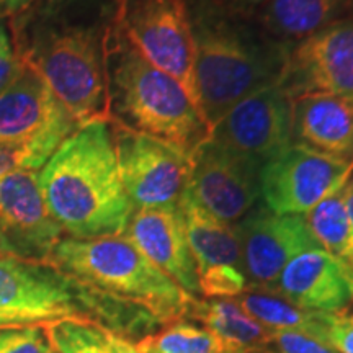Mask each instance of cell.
Listing matches in <instances>:
<instances>
[{"mask_svg": "<svg viewBox=\"0 0 353 353\" xmlns=\"http://www.w3.org/2000/svg\"><path fill=\"white\" fill-rule=\"evenodd\" d=\"M52 353H57V352H56V350H54V352H52Z\"/></svg>", "mask_w": 353, "mask_h": 353, "instance_id": "cell-38", "label": "cell"}, {"mask_svg": "<svg viewBox=\"0 0 353 353\" xmlns=\"http://www.w3.org/2000/svg\"><path fill=\"white\" fill-rule=\"evenodd\" d=\"M118 20L136 50L182 83L200 108L187 0H117ZM201 110V108H200Z\"/></svg>", "mask_w": 353, "mask_h": 353, "instance_id": "cell-8", "label": "cell"}, {"mask_svg": "<svg viewBox=\"0 0 353 353\" xmlns=\"http://www.w3.org/2000/svg\"><path fill=\"white\" fill-rule=\"evenodd\" d=\"M141 353H232V345L211 330L180 319L167 324L161 332L145 335L134 343Z\"/></svg>", "mask_w": 353, "mask_h": 353, "instance_id": "cell-24", "label": "cell"}, {"mask_svg": "<svg viewBox=\"0 0 353 353\" xmlns=\"http://www.w3.org/2000/svg\"><path fill=\"white\" fill-rule=\"evenodd\" d=\"M325 343L339 353H353V319L347 312H329Z\"/></svg>", "mask_w": 353, "mask_h": 353, "instance_id": "cell-29", "label": "cell"}, {"mask_svg": "<svg viewBox=\"0 0 353 353\" xmlns=\"http://www.w3.org/2000/svg\"><path fill=\"white\" fill-rule=\"evenodd\" d=\"M57 353H114L110 332L95 322L65 319L48 324Z\"/></svg>", "mask_w": 353, "mask_h": 353, "instance_id": "cell-25", "label": "cell"}, {"mask_svg": "<svg viewBox=\"0 0 353 353\" xmlns=\"http://www.w3.org/2000/svg\"><path fill=\"white\" fill-rule=\"evenodd\" d=\"M79 126L48 83L23 64L0 94V145L38 144L56 152Z\"/></svg>", "mask_w": 353, "mask_h": 353, "instance_id": "cell-13", "label": "cell"}, {"mask_svg": "<svg viewBox=\"0 0 353 353\" xmlns=\"http://www.w3.org/2000/svg\"><path fill=\"white\" fill-rule=\"evenodd\" d=\"M241 350H242V348H241ZM237 352H239V350H236V352H232V353H237Z\"/></svg>", "mask_w": 353, "mask_h": 353, "instance_id": "cell-36", "label": "cell"}, {"mask_svg": "<svg viewBox=\"0 0 353 353\" xmlns=\"http://www.w3.org/2000/svg\"><path fill=\"white\" fill-rule=\"evenodd\" d=\"M341 195H342L343 205H345V208H347V213H348V216H350V219L353 221V175L350 176V180L345 183V187L342 188Z\"/></svg>", "mask_w": 353, "mask_h": 353, "instance_id": "cell-34", "label": "cell"}, {"mask_svg": "<svg viewBox=\"0 0 353 353\" xmlns=\"http://www.w3.org/2000/svg\"><path fill=\"white\" fill-rule=\"evenodd\" d=\"M123 187L134 210L176 208L188 190L190 156L165 141L110 121Z\"/></svg>", "mask_w": 353, "mask_h": 353, "instance_id": "cell-7", "label": "cell"}, {"mask_svg": "<svg viewBox=\"0 0 353 353\" xmlns=\"http://www.w3.org/2000/svg\"><path fill=\"white\" fill-rule=\"evenodd\" d=\"M32 0H0V17H15L28 6Z\"/></svg>", "mask_w": 353, "mask_h": 353, "instance_id": "cell-31", "label": "cell"}, {"mask_svg": "<svg viewBox=\"0 0 353 353\" xmlns=\"http://www.w3.org/2000/svg\"><path fill=\"white\" fill-rule=\"evenodd\" d=\"M278 87L290 100L311 94L353 99V20H341L290 46Z\"/></svg>", "mask_w": 353, "mask_h": 353, "instance_id": "cell-12", "label": "cell"}, {"mask_svg": "<svg viewBox=\"0 0 353 353\" xmlns=\"http://www.w3.org/2000/svg\"><path fill=\"white\" fill-rule=\"evenodd\" d=\"M38 183L48 210L68 237L120 236L134 213L107 120L79 126L39 169Z\"/></svg>", "mask_w": 353, "mask_h": 353, "instance_id": "cell-3", "label": "cell"}, {"mask_svg": "<svg viewBox=\"0 0 353 353\" xmlns=\"http://www.w3.org/2000/svg\"><path fill=\"white\" fill-rule=\"evenodd\" d=\"M341 192L317 205L304 218L317 244L341 265L353 291V221L347 213Z\"/></svg>", "mask_w": 353, "mask_h": 353, "instance_id": "cell-23", "label": "cell"}, {"mask_svg": "<svg viewBox=\"0 0 353 353\" xmlns=\"http://www.w3.org/2000/svg\"><path fill=\"white\" fill-rule=\"evenodd\" d=\"M117 0H32L12 17L20 63L34 70L79 125L108 121V44Z\"/></svg>", "mask_w": 353, "mask_h": 353, "instance_id": "cell-1", "label": "cell"}, {"mask_svg": "<svg viewBox=\"0 0 353 353\" xmlns=\"http://www.w3.org/2000/svg\"><path fill=\"white\" fill-rule=\"evenodd\" d=\"M291 138L293 144L353 162V99L329 94L293 99Z\"/></svg>", "mask_w": 353, "mask_h": 353, "instance_id": "cell-19", "label": "cell"}, {"mask_svg": "<svg viewBox=\"0 0 353 353\" xmlns=\"http://www.w3.org/2000/svg\"><path fill=\"white\" fill-rule=\"evenodd\" d=\"M232 299L244 309L247 316L267 329L306 334L325 343L329 312L307 311L275 293L257 288H247Z\"/></svg>", "mask_w": 353, "mask_h": 353, "instance_id": "cell-21", "label": "cell"}, {"mask_svg": "<svg viewBox=\"0 0 353 353\" xmlns=\"http://www.w3.org/2000/svg\"><path fill=\"white\" fill-rule=\"evenodd\" d=\"M221 2L229 3V6H232L236 8H241V10L250 12V10H254V8L263 7L268 0H221Z\"/></svg>", "mask_w": 353, "mask_h": 353, "instance_id": "cell-33", "label": "cell"}, {"mask_svg": "<svg viewBox=\"0 0 353 353\" xmlns=\"http://www.w3.org/2000/svg\"><path fill=\"white\" fill-rule=\"evenodd\" d=\"M65 319L95 322L123 339L136 327L159 324L143 307L92 288L50 262L0 255V325Z\"/></svg>", "mask_w": 353, "mask_h": 353, "instance_id": "cell-5", "label": "cell"}, {"mask_svg": "<svg viewBox=\"0 0 353 353\" xmlns=\"http://www.w3.org/2000/svg\"><path fill=\"white\" fill-rule=\"evenodd\" d=\"M350 316H352V319H353V314H350Z\"/></svg>", "mask_w": 353, "mask_h": 353, "instance_id": "cell-37", "label": "cell"}, {"mask_svg": "<svg viewBox=\"0 0 353 353\" xmlns=\"http://www.w3.org/2000/svg\"><path fill=\"white\" fill-rule=\"evenodd\" d=\"M54 152L38 144L0 145V179L13 172H38Z\"/></svg>", "mask_w": 353, "mask_h": 353, "instance_id": "cell-27", "label": "cell"}, {"mask_svg": "<svg viewBox=\"0 0 353 353\" xmlns=\"http://www.w3.org/2000/svg\"><path fill=\"white\" fill-rule=\"evenodd\" d=\"M110 341H112L114 353H141L138 348L134 347V343L128 341V339L120 337V335H114L110 332Z\"/></svg>", "mask_w": 353, "mask_h": 353, "instance_id": "cell-32", "label": "cell"}, {"mask_svg": "<svg viewBox=\"0 0 353 353\" xmlns=\"http://www.w3.org/2000/svg\"><path fill=\"white\" fill-rule=\"evenodd\" d=\"M270 293L307 311L345 312L353 303L350 281L322 247L309 249L291 260Z\"/></svg>", "mask_w": 353, "mask_h": 353, "instance_id": "cell-18", "label": "cell"}, {"mask_svg": "<svg viewBox=\"0 0 353 353\" xmlns=\"http://www.w3.org/2000/svg\"><path fill=\"white\" fill-rule=\"evenodd\" d=\"M63 237L43 198L38 172L20 170L0 179V255L48 262Z\"/></svg>", "mask_w": 353, "mask_h": 353, "instance_id": "cell-14", "label": "cell"}, {"mask_svg": "<svg viewBox=\"0 0 353 353\" xmlns=\"http://www.w3.org/2000/svg\"><path fill=\"white\" fill-rule=\"evenodd\" d=\"M247 288L270 291L296 255L321 247L303 214H276L262 208L236 224Z\"/></svg>", "mask_w": 353, "mask_h": 353, "instance_id": "cell-16", "label": "cell"}, {"mask_svg": "<svg viewBox=\"0 0 353 353\" xmlns=\"http://www.w3.org/2000/svg\"><path fill=\"white\" fill-rule=\"evenodd\" d=\"M353 162L291 144L260 169V198L276 214H307L345 187Z\"/></svg>", "mask_w": 353, "mask_h": 353, "instance_id": "cell-9", "label": "cell"}, {"mask_svg": "<svg viewBox=\"0 0 353 353\" xmlns=\"http://www.w3.org/2000/svg\"><path fill=\"white\" fill-rule=\"evenodd\" d=\"M48 262L92 288L143 307L164 325L185 319L195 298L159 270L123 234L95 239L65 236Z\"/></svg>", "mask_w": 353, "mask_h": 353, "instance_id": "cell-6", "label": "cell"}, {"mask_svg": "<svg viewBox=\"0 0 353 353\" xmlns=\"http://www.w3.org/2000/svg\"><path fill=\"white\" fill-rule=\"evenodd\" d=\"M276 353H339L327 343L291 330H273L270 345Z\"/></svg>", "mask_w": 353, "mask_h": 353, "instance_id": "cell-28", "label": "cell"}, {"mask_svg": "<svg viewBox=\"0 0 353 353\" xmlns=\"http://www.w3.org/2000/svg\"><path fill=\"white\" fill-rule=\"evenodd\" d=\"M188 193L223 223L239 224L260 198V167L208 138L190 154Z\"/></svg>", "mask_w": 353, "mask_h": 353, "instance_id": "cell-10", "label": "cell"}, {"mask_svg": "<svg viewBox=\"0 0 353 353\" xmlns=\"http://www.w3.org/2000/svg\"><path fill=\"white\" fill-rule=\"evenodd\" d=\"M108 121L165 141L188 156L211 126L182 83L145 59L120 20L108 44Z\"/></svg>", "mask_w": 353, "mask_h": 353, "instance_id": "cell-4", "label": "cell"}, {"mask_svg": "<svg viewBox=\"0 0 353 353\" xmlns=\"http://www.w3.org/2000/svg\"><path fill=\"white\" fill-rule=\"evenodd\" d=\"M48 325H0V353H52Z\"/></svg>", "mask_w": 353, "mask_h": 353, "instance_id": "cell-26", "label": "cell"}, {"mask_svg": "<svg viewBox=\"0 0 353 353\" xmlns=\"http://www.w3.org/2000/svg\"><path fill=\"white\" fill-rule=\"evenodd\" d=\"M237 353H276L272 347H257V348H242Z\"/></svg>", "mask_w": 353, "mask_h": 353, "instance_id": "cell-35", "label": "cell"}, {"mask_svg": "<svg viewBox=\"0 0 353 353\" xmlns=\"http://www.w3.org/2000/svg\"><path fill=\"white\" fill-rule=\"evenodd\" d=\"M21 63L13 48L12 38L6 25L0 20V94L8 87L17 74L20 72Z\"/></svg>", "mask_w": 353, "mask_h": 353, "instance_id": "cell-30", "label": "cell"}, {"mask_svg": "<svg viewBox=\"0 0 353 353\" xmlns=\"http://www.w3.org/2000/svg\"><path fill=\"white\" fill-rule=\"evenodd\" d=\"M187 317L200 322L205 329L241 348L268 347L273 337L272 329H267L250 316H247L244 309L232 298H193L190 301Z\"/></svg>", "mask_w": 353, "mask_h": 353, "instance_id": "cell-22", "label": "cell"}, {"mask_svg": "<svg viewBox=\"0 0 353 353\" xmlns=\"http://www.w3.org/2000/svg\"><path fill=\"white\" fill-rule=\"evenodd\" d=\"M195 85L210 126L250 92L278 82L290 46L272 38L250 12L221 0H187Z\"/></svg>", "mask_w": 353, "mask_h": 353, "instance_id": "cell-2", "label": "cell"}, {"mask_svg": "<svg viewBox=\"0 0 353 353\" xmlns=\"http://www.w3.org/2000/svg\"><path fill=\"white\" fill-rule=\"evenodd\" d=\"M352 0H268L257 20L276 41L293 46L304 38L341 21Z\"/></svg>", "mask_w": 353, "mask_h": 353, "instance_id": "cell-20", "label": "cell"}, {"mask_svg": "<svg viewBox=\"0 0 353 353\" xmlns=\"http://www.w3.org/2000/svg\"><path fill=\"white\" fill-rule=\"evenodd\" d=\"M190 252L196 267L198 291L206 299L236 298L247 290L241 265V245L232 224L208 213L190 196L180 201Z\"/></svg>", "mask_w": 353, "mask_h": 353, "instance_id": "cell-15", "label": "cell"}, {"mask_svg": "<svg viewBox=\"0 0 353 353\" xmlns=\"http://www.w3.org/2000/svg\"><path fill=\"white\" fill-rule=\"evenodd\" d=\"M161 272L190 296H198L196 267L190 252L187 229L176 208L134 210L123 232Z\"/></svg>", "mask_w": 353, "mask_h": 353, "instance_id": "cell-17", "label": "cell"}, {"mask_svg": "<svg viewBox=\"0 0 353 353\" xmlns=\"http://www.w3.org/2000/svg\"><path fill=\"white\" fill-rule=\"evenodd\" d=\"M210 138L262 167L293 144L291 100L276 82L260 87L221 114Z\"/></svg>", "mask_w": 353, "mask_h": 353, "instance_id": "cell-11", "label": "cell"}]
</instances>
